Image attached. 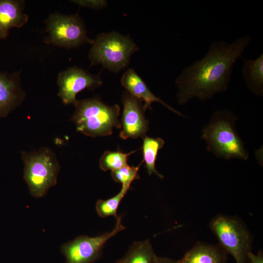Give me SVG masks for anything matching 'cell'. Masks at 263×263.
I'll return each mask as SVG.
<instances>
[{
  "label": "cell",
  "instance_id": "cell-1",
  "mask_svg": "<svg viewBox=\"0 0 263 263\" xmlns=\"http://www.w3.org/2000/svg\"><path fill=\"white\" fill-rule=\"evenodd\" d=\"M251 41L246 35L230 43L212 42L205 56L185 68L175 79L178 103L184 105L194 97L205 101L225 92L235 62Z\"/></svg>",
  "mask_w": 263,
  "mask_h": 263
},
{
  "label": "cell",
  "instance_id": "cell-2",
  "mask_svg": "<svg viewBox=\"0 0 263 263\" xmlns=\"http://www.w3.org/2000/svg\"><path fill=\"white\" fill-rule=\"evenodd\" d=\"M75 110L71 120L76 130L93 137L110 135L113 128L120 129L119 120L120 108L103 103L97 97L82 99L75 104Z\"/></svg>",
  "mask_w": 263,
  "mask_h": 263
},
{
  "label": "cell",
  "instance_id": "cell-3",
  "mask_svg": "<svg viewBox=\"0 0 263 263\" xmlns=\"http://www.w3.org/2000/svg\"><path fill=\"white\" fill-rule=\"evenodd\" d=\"M233 117L228 111L216 112L212 120L204 128L202 138L207 144V150L217 156L225 160H245L248 154L235 130Z\"/></svg>",
  "mask_w": 263,
  "mask_h": 263
},
{
  "label": "cell",
  "instance_id": "cell-4",
  "mask_svg": "<svg viewBox=\"0 0 263 263\" xmlns=\"http://www.w3.org/2000/svg\"><path fill=\"white\" fill-rule=\"evenodd\" d=\"M91 44L89 54L91 66L101 64L114 73L127 67L132 55L139 50L131 37L115 31L98 34Z\"/></svg>",
  "mask_w": 263,
  "mask_h": 263
},
{
  "label": "cell",
  "instance_id": "cell-5",
  "mask_svg": "<svg viewBox=\"0 0 263 263\" xmlns=\"http://www.w3.org/2000/svg\"><path fill=\"white\" fill-rule=\"evenodd\" d=\"M21 153L24 165L23 178L30 194L35 198L45 196L57 183L60 165L56 154L48 147Z\"/></svg>",
  "mask_w": 263,
  "mask_h": 263
},
{
  "label": "cell",
  "instance_id": "cell-6",
  "mask_svg": "<svg viewBox=\"0 0 263 263\" xmlns=\"http://www.w3.org/2000/svg\"><path fill=\"white\" fill-rule=\"evenodd\" d=\"M210 227L220 245L231 254L236 263H249L252 240L249 231L237 218L219 214L212 219Z\"/></svg>",
  "mask_w": 263,
  "mask_h": 263
},
{
  "label": "cell",
  "instance_id": "cell-7",
  "mask_svg": "<svg viewBox=\"0 0 263 263\" xmlns=\"http://www.w3.org/2000/svg\"><path fill=\"white\" fill-rule=\"evenodd\" d=\"M48 36L45 42L67 49L92 44L93 39L87 36L85 25L78 14L64 15L58 13L51 14L47 20Z\"/></svg>",
  "mask_w": 263,
  "mask_h": 263
},
{
  "label": "cell",
  "instance_id": "cell-8",
  "mask_svg": "<svg viewBox=\"0 0 263 263\" xmlns=\"http://www.w3.org/2000/svg\"><path fill=\"white\" fill-rule=\"evenodd\" d=\"M116 219L115 227L110 232L95 237L79 236L63 244L61 251L66 263H93L99 259L107 241L126 228L121 223L120 216Z\"/></svg>",
  "mask_w": 263,
  "mask_h": 263
},
{
  "label": "cell",
  "instance_id": "cell-9",
  "mask_svg": "<svg viewBox=\"0 0 263 263\" xmlns=\"http://www.w3.org/2000/svg\"><path fill=\"white\" fill-rule=\"evenodd\" d=\"M58 96L64 104H75L76 94L84 89L93 90L102 85L99 75H94L82 68L73 66L60 72L57 81Z\"/></svg>",
  "mask_w": 263,
  "mask_h": 263
},
{
  "label": "cell",
  "instance_id": "cell-10",
  "mask_svg": "<svg viewBox=\"0 0 263 263\" xmlns=\"http://www.w3.org/2000/svg\"><path fill=\"white\" fill-rule=\"evenodd\" d=\"M122 100L123 111L120 138L125 140L143 137L149 130V122L145 118V110L142 102L128 91L124 93Z\"/></svg>",
  "mask_w": 263,
  "mask_h": 263
},
{
  "label": "cell",
  "instance_id": "cell-11",
  "mask_svg": "<svg viewBox=\"0 0 263 263\" xmlns=\"http://www.w3.org/2000/svg\"><path fill=\"white\" fill-rule=\"evenodd\" d=\"M21 71H0V118L6 117L20 105L25 94L20 84Z\"/></svg>",
  "mask_w": 263,
  "mask_h": 263
},
{
  "label": "cell",
  "instance_id": "cell-12",
  "mask_svg": "<svg viewBox=\"0 0 263 263\" xmlns=\"http://www.w3.org/2000/svg\"><path fill=\"white\" fill-rule=\"evenodd\" d=\"M121 82L129 93L142 102H144L143 107L145 111L148 109H151V104L154 102H158L172 112L183 116L179 112L156 96L133 69H128L123 75Z\"/></svg>",
  "mask_w": 263,
  "mask_h": 263
},
{
  "label": "cell",
  "instance_id": "cell-13",
  "mask_svg": "<svg viewBox=\"0 0 263 263\" xmlns=\"http://www.w3.org/2000/svg\"><path fill=\"white\" fill-rule=\"evenodd\" d=\"M24 1L0 0V39H6L12 28H20L28 20L23 13Z\"/></svg>",
  "mask_w": 263,
  "mask_h": 263
},
{
  "label": "cell",
  "instance_id": "cell-14",
  "mask_svg": "<svg viewBox=\"0 0 263 263\" xmlns=\"http://www.w3.org/2000/svg\"><path fill=\"white\" fill-rule=\"evenodd\" d=\"M227 253L220 245L197 243L177 263H226Z\"/></svg>",
  "mask_w": 263,
  "mask_h": 263
},
{
  "label": "cell",
  "instance_id": "cell-15",
  "mask_svg": "<svg viewBox=\"0 0 263 263\" xmlns=\"http://www.w3.org/2000/svg\"><path fill=\"white\" fill-rule=\"evenodd\" d=\"M242 76L249 90L255 94H263V54L254 59H244Z\"/></svg>",
  "mask_w": 263,
  "mask_h": 263
},
{
  "label": "cell",
  "instance_id": "cell-16",
  "mask_svg": "<svg viewBox=\"0 0 263 263\" xmlns=\"http://www.w3.org/2000/svg\"><path fill=\"white\" fill-rule=\"evenodd\" d=\"M157 256L149 240L134 242L121 259L122 263H157Z\"/></svg>",
  "mask_w": 263,
  "mask_h": 263
},
{
  "label": "cell",
  "instance_id": "cell-17",
  "mask_svg": "<svg viewBox=\"0 0 263 263\" xmlns=\"http://www.w3.org/2000/svg\"><path fill=\"white\" fill-rule=\"evenodd\" d=\"M164 141L161 138H154L146 135L143 137L142 153L143 162L150 175L155 173L161 179L163 175L157 172L155 162L158 151L163 148Z\"/></svg>",
  "mask_w": 263,
  "mask_h": 263
},
{
  "label": "cell",
  "instance_id": "cell-18",
  "mask_svg": "<svg viewBox=\"0 0 263 263\" xmlns=\"http://www.w3.org/2000/svg\"><path fill=\"white\" fill-rule=\"evenodd\" d=\"M130 188L131 187L122 186L120 192L113 197L107 200H98L96 204V210L98 215L102 218L111 216L117 218V211L119 205Z\"/></svg>",
  "mask_w": 263,
  "mask_h": 263
},
{
  "label": "cell",
  "instance_id": "cell-19",
  "mask_svg": "<svg viewBox=\"0 0 263 263\" xmlns=\"http://www.w3.org/2000/svg\"><path fill=\"white\" fill-rule=\"evenodd\" d=\"M136 150L129 153L121 151H106L101 156L99 161L100 168L103 171L110 170L113 171L127 166L128 157Z\"/></svg>",
  "mask_w": 263,
  "mask_h": 263
},
{
  "label": "cell",
  "instance_id": "cell-20",
  "mask_svg": "<svg viewBox=\"0 0 263 263\" xmlns=\"http://www.w3.org/2000/svg\"><path fill=\"white\" fill-rule=\"evenodd\" d=\"M141 164L136 167L128 165L117 170L112 171V177L116 182L121 183L122 186L131 187V185L134 180L140 178L138 170Z\"/></svg>",
  "mask_w": 263,
  "mask_h": 263
},
{
  "label": "cell",
  "instance_id": "cell-21",
  "mask_svg": "<svg viewBox=\"0 0 263 263\" xmlns=\"http://www.w3.org/2000/svg\"><path fill=\"white\" fill-rule=\"evenodd\" d=\"M82 7H87L94 9H100L105 7L107 5V2L104 0H72Z\"/></svg>",
  "mask_w": 263,
  "mask_h": 263
},
{
  "label": "cell",
  "instance_id": "cell-22",
  "mask_svg": "<svg viewBox=\"0 0 263 263\" xmlns=\"http://www.w3.org/2000/svg\"><path fill=\"white\" fill-rule=\"evenodd\" d=\"M249 263H263V253L260 250L258 254L256 255L250 252L248 255Z\"/></svg>",
  "mask_w": 263,
  "mask_h": 263
},
{
  "label": "cell",
  "instance_id": "cell-23",
  "mask_svg": "<svg viewBox=\"0 0 263 263\" xmlns=\"http://www.w3.org/2000/svg\"><path fill=\"white\" fill-rule=\"evenodd\" d=\"M157 263H177V262L169 258L158 257Z\"/></svg>",
  "mask_w": 263,
  "mask_h": 263
},
{
  "label": "cell",
  "instance_id": "cell-24",
  "mask_svg": "<svg viewBox=\"0 0 263 263\" xmlns=\"http://www.w3.org/2000/svg\"><path fill=\"white\" fill-rule=\"evenodd\" d=\"M115 263H122V260L120 259V260L117 261Z\"/></svg>",
  "mask_w": 263,
  "mask_h": 263
}]
</instances>
